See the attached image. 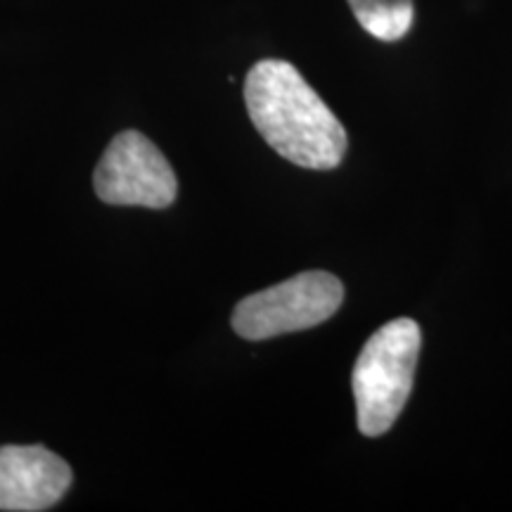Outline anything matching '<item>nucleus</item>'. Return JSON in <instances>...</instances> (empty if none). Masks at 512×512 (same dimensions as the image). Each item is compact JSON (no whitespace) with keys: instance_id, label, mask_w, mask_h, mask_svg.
<instances>
[{"instance_id":"obj_1","label":"nucleus","mask_w":512,"mask_h":512,"mask_svg":"<svg viewBox=\"0 0 512 512\" xmlns=\"http://www.w3.org/2000/svg\"><path fill=\"white\" fill-rule=\"evenodd\" d=\"M245 102L256 131L287 162L313 171L342 164L347 131L294 64L256 62L245 79Z\"/></svg>"},{"instance_id":"obj_2","label":"nucleus","mask_w":512,"mask_h":512,"mask_svg":"<svg viewBox=\"0 0 512 512\" xmlns=\"http://www.w3.org/2000/svg\"><path fill=\"white\" fill-rule=\"evenodd\" d=\"M420 344V325L413 318H396L370 335L351 375L361 434L382 437L399 420L413 392Z\"/></svg>"},{"instance_id":"obj_3","label":"nucleus","mask_w":512,"mask_h":512,"mask_svg":"<svg viewBox=\"0 0 512 512\" xmlns=\"http://www.w3.org/2000/svg\"><path fill=\"white\" fill-rule=\"evenodd\" d=\"M342 302L344 285L337 275L306 271L242 299L233 311V328L240 337L261 342L316 328L335 316Z\"/></svg>"},{"instance_id":"obj_4","label":"nucleus","mask_w":512,"mask_h":512,"mask_svg":"<svg viewBox=\"0 0 512 512\" xmlns=\"http://www.w3.org/2000/svg\"><path fill=\"white\" fill-rule=\"evenodd\" d=\"M93 185L105 204L166 209L176 200L178 181L169 159L140 131L112 138L95 169Z\"/></svg>"},{"instance_id":"obj_5","label":"nucleus","mask_w":512,"mask_h":512,"mask_svg":"<svg viewBox=\"0 0 512 512\" xmlns=\"http://www.w3.org/2000/svg\"><path fill=\"white\" fill-rule=\"evenodd\" d=\"M72 467L46 446H0V510L55 508L72 486Z\"/></svg>"},{"instance_id":"obj_6","label":"nucleus","mask_w":512,"mask_h":512,"mask_svg":"<svg viewBox=\"0 0 512 512\" xmlns=\"http://www.w3.org/2000/svg\"><path fill=\"white\" fill-rule=\"evenodd\" d=\"M363 29L377 41L396 43L415 22V0H347Z\"/></svg>"}]
</instances>
